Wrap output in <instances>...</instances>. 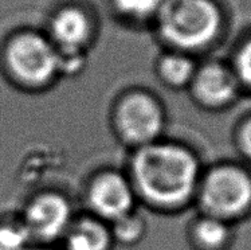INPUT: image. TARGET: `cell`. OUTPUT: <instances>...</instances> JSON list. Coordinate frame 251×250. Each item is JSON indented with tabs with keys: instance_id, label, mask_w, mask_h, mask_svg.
<instances>
[{
	"instance_id": "obj_18",
	"label": "cell",
	"mask_w": 251,
	"mask_h": 250,
	"mask_svg": "<svg viewBox=\"0 0 251 250\" xmlns=\"http://www.w3.org/2000/svg\"><path fill=\"white\" fill-rule=\"evenodd\" d=\"M31 250H62L58 245H35Z\"/></svg>"
},
{
	"instance_id": "obj_1",
	"label": "cell",
	"mask_w": 251,
	"mask_h": 250,
	"mask_svg": "<svg viewBox=\"0 0 251 250\" xmlns=\"http://www.w3.org/2000/svg\"><path fill=\"white\" fill-rule=\"evenodd\" d=\"M125 172L139 203L161 214H175L196 198L201 166L192 149L165 138L130 151Z\"/></svg>"
},
{
	"instance_id": "obj_6",
	"label": "cell",
	"mask_w": 251,
	"mask_h": 250,
	"mask_svg": "<svg viewBox=\"0 0 251 250\" xmlns=\"http://www.w3.org/2000/svg\"><path fill=\"white\" fill-rule=\"evenodd\" d=\"M35 245H59L75 218L72 199L59 190H41L18 213Z\"/></svg>"
},
{
	"instance_id": "obj_3",
	"label": "cell",
	"mask_w": 251,
	"mask_h": 250,
	"mask_svg": "<svg viewBox=\"0 0 251 250\" xmlns=\"http://www.w3.org/2000/svg\"><path fill=\"white\" fill-rule=\"evenodd\" d=\"M4 70L16 86L41 92L61 78V62L46 34L26 30L12 35L3 53Z\"/></svg>"
},
{
	"instance_id": "obj_7",
	"label": "cell",
	"mask_w": 251,
	"mask_h": 250,
	"mask_svg": "<svg viewBox=\"0 0 251 250\" xmlns=\"http://www.w3.org/2000/svg\"><path fill=\"white\" fill-rule=\"evenodd\" d=\"M87 214L106 223L139 209V199L125 171L102 168L87 179L83 190Z\"/></svg>"
},
{
	"instance_id": "obj_16",
	"label": "cell",
	"mask_w": 251,
	"mask_h": 250,
	"mask_svg": "<svg viewBox=\"0 0 251 250\" xmlns=\"http://www.w3.org/2000/svg\"><path fill=\"white\" fill-rule=\"evenodd\" d=\"M231 69L239 82V86L251 90V38L238 49Z\"/></svg>"
},
{
	"instance_id": "obj_12",
	"label": "cell",
	"mask_w": 251,
	"mask_h": 250,
	"mask_svg": "<svg viewBox=\"0 0 251 250\" xmlns=\"http://www.w3.org/2000/svg\"><path fill=\"white\" fill-rule=\"evenodd\" d=\"M196 69L198 66L190 54L176 50H171L160 56L156 65V73L160 82L175 90L190 87Z\"/></svg>"
},
{
	"instance_id": "obj_8",
	"label": "cell",
	"mask_w": 251,
	"mask_h": 250,
	"mask_svg": "<svg viewBox=\"0 0 251 250\" xmlns=\"http://www.w3.org/2000/svg\"><path fill=\"white\" fill-rule=\"evenodd\" d=\"M46 35L59 56H86L96 36V23L92 14L82 7L66 5L52 14Z\"/></svg>"
},
{
	"instance_id": "obj_10",
	"label": "cell",
	"mask_w": 251,
	"mask_h": 250,
	"mask_svg": "<svg viewBox=\"0 0 251 250\" xmlns=\"http://www.w3.org/2000/svg\"><path fill=\"white\" fill-rule=\"evenodd\" d=\"M58 246L62 250H113L116 244L109 223L86 213L75 215Z\"/></svg>"
},
{
	"instance_id": "obj_11",
	"label": "cell",
	"mask_w": 251,
	"mask_h": 250,
	"mask_svg": "<svg viewBox=\"0 0 251 250\" xmlns=\"http://www.w3.org/2000/svg\"><path fill=\"white\" fill-rule=\"evenodd\" d=\"M231 223L201 214L188 229L191 245L196 250H225L231 241Z\"/></svg>"
},
{
	"instance_id": "obj_15",
	"label": "cell",
	"mask_w": 251,
	"mask_h": 250,
	"mask_svg": "<svg viewBox=\"0 0 251 250\" xmlns=\"http://www.w3.org/2000/svg\"><path fill=\"white\" fill-rule=\"evenodd\" d=\"M167 0H112L116 14L134 23L156 21Z\"/></svg>"
},
{
	"instance_id": "obj_13",
	"label": "cell",
	"mask_w": 251,
	"mask_h": 250,
	"mask_svg": "<svg viewBox=\"0 0 251 250\" xmlns=\"http://www.w3.org/2000/svg\"><path fill=\"white\" fill-rule=\"evenodd\" d=\"M109 227L116 246L133 248L139 245L140 242H143L148 233L147 218L140 213L139 209L109 223Z\"/></svg>"
},
{
	"instance_id": "obj_17",
	"label": "cell",
	"mask_w": 251,
	"mask_h": 250,
	"mask_svg": "<svg viewBox=\"0 0 251 250\" xmlns=\"http://www.w3.org/2000/svg\"><path fill=\"white\" fill-rule=\"evenodd\" d=\"M238 144L243 156L251 162V118L243 124L238 133Z\"/></svg>"
},
{
	"instance_id": "obj_5",
	"label": "cell",
	"mask_w": 251,
	"mask_h": 250,
	"mask_svg": "<svg viewBox=\"0 0 251 250\" xmlns=\"http://www.w3.org/2000/svg\"><path fill=\"white\" fill-rule=\"evenodd\" d=\"M195 200L201 214L234 222L251 210V175L235 164L215 166L201 174Z\"/></svg>"
},
{
	"instance_id": "obj_14",
	"label": "cell",
	"mask_w": 251,
	"mask_h": 250,
	"mask_svg": "<svg viewBox=\"0 0 251 250\" xmlns=\"http://www.w3.org/2000/svg\"><path fill=\"white\" fill-rule=\"evenodd\" d=\"M35 246L19 214L0 218V250H31Z\"/></svg>"
},
{
	"instance_id": "obj_9",
	"label": "cell",
	"mask_w": 251,
	"mask_h": 250,
	"mask_svg": "<svg viewBox=\"0 0 251 250\" xmlns=\"http://www.w3.org/2000/svg\"><path fill=\"white\" fill-rule=\"evenodd\" d=\"M239 87V82L232 69L219 62H208L198 66L190 85L196 101L211 109H218L230 104L236 97Z\"/></svg>"
},
{
	"instance_id": "obj_4",
	"label": "cell",
	"mask_w": 251,
	"mask_h": 250,
	"mask_svg": "<svg viewBox=\"0 0 251 250\" xmlns=\"http://www.w3.org/2000/svg\"><path fill=\"white\" fill-rule=\"evenodd\" d=\"M110 127L118 141L133 151L164 138L167 112L153 93L130 89L113 102Z\"/></svg>"
},
{
	"instance_id": "obj_2",
	"label": "cell",
	"mask_w": 251,
	"mask_h": 250,
	"mask_svg": "<svg viewBox=\"0 0 251 250\" xmlns=\"http://www.w3.org/2000/svg\"><path fill=\"white\" fill-rule=\"evenodd\" d=\"M154 23L160 38L172 50L188 54L215 41L223 16L214 0H167Z\"/></svg>"
}]
</instances>
